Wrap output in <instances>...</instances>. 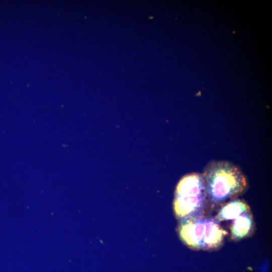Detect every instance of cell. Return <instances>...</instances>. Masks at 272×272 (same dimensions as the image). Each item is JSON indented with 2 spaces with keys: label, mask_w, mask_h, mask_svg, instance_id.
Returning <instances> with one entry per match:
<instances>
[{
  "label": "cell",
  "mask_w": 272,
  "mask_h": 272,
  "mask_svg": "<svg viewBox=\"0 0 272 272\" xmlns=\"http://www.w3.org/2000/svg\"><path fill=\"white\" fill-rule=\"evenodd\" d=\"M205 182L208 212L238 197L248 187L246 177L236 165L228 161H212L201 173Z\"/></svg>",
  "instance_id": "1"
},
{
  "label": "cell",
  "mask_w": 272,
  "mask_h": 272,
  "mask_svg": "<svg viewBox=\"0 0 272 272\" xmlns=\"http://www.w3.org/2000/svg\"><path fill=\"white\" fill-rule=\"evenodd\" d=\"M251 211L248 205L238 197L232 199L222 205L218 210L215 218L219 223L231 221L241 215Z\"/></svg>",
  "instance_id": "5"
},
{
  "label": "cell",
  "mask_w": 272,
  "mask_h": 272,
  "mask_svg": "<svg viewBox=\"0 0 272 272\" xmlns=\"http://www.w3.org/2000/svg\"><path fill=\"white\" fill-rule=\"evenodd\" d=\"M255 229V223L251 211L246 212L231 221L230 237L239 241L251 236Z\"/></svg>",
  "instance_id": "4"
},
{
  "label": "cell",
  "mask_w": 272,
  "mask_h": 272,
  "mask_svg": "<svg viewBox=\"0 0 272 272\" xmlns=\"http://www.w3.org/2000/svg\"><path fill=\"white\" fill-rule=\"evenodd\" d=\"M177 231L181 240L189 248L205 251L220 248L228 234L210 215L179 221Z\"/></svg>",
  "instance_id": "2"
},
{
  "label": "cell",
  "mask_w": 272,
  "mask_h": 272,
  "mask_svg": "<svg viewBox=\"0 0 272 272\" xmlns=\"http://www.w3.org/2000/svg\"><path fill=\"white\" fill-rule=\"evenodd\" d=\"M173 209L179 221L209 215L201 173L192 172L181 178L175 191Z\"/></svg>",
  "instance_id": "3"
}]
</instances>
